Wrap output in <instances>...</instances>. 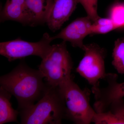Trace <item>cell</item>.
<instances>
[{"instance_id": "cell-1", "label": "cell", "mask_w": 124, "mask_h": 124, "mask_svg": "<svg viewBox=\"0 0 124 124\" xmlns=\"http://www.w3.org/2000/svg\"><path fill=\"white\" fill-rule=\"evenodd\" d=\"M39 70L28 67L23 62L10 73L0 78L1 86L14 95L17 101L18 111L29 107L42 97L48 85Z\"/></svg>"}, {"instance_id": "cell-2", "label": "cell", "mask_w": 124, "mask_h": 124, "mask_svg": "<svg viewBox=\"0 0 124 124\" xmlns=\"http://www.w3.org/2000/svg\"><path fill=\"white\" fill-rule=\"evenodd\" d=\"M47 85L37 103L19 111L21 124H60L65 119V103L60 88Z\"/></svg>"}, {"instance_id": "cell-3", "label": "cell", "mask_w": 124, "mask_h": 124, "mask_svg": "<svg viewBox=\"0 0 124 124\" xmlns=\"http://www.w3.org/2000/svg\"><path fill=\"white\" fill-rule=\"evenodd\" d=\"M59 87L65 103V119L76 124H91L96 112L90 103V90L81 89L73 78Z\"/></svg>"}, {"instance_id": "cell-4", "label": "cell", "mask_w": 124, "mask_h": 124, "mask_svg": "<svg viewBox=\"0 0 124 124\" xmlns=\"http://www.w3.org/2000/svg\"><path fill=\"white\" fill-rule=\"evenodd\" d=\"M73 66L66 43L63 41L60 44L53 45L51 52L42 59L38 67L47 84L59 87L73 78L71 75Z\"/></svg>"}, {"instance_id": "cell-5", "label": "cell", "mask_w": 124, "mask_h": 124, "mask_svg": "<svg viewBox=\"0 0 124 124\" xmlns=\"http://www.w3.org/2000/svg\"><path fill=\"white\" fill-rule=\"evenodd\" d=\"M52 41L51 37L45 33L38 42H28L18 38L0 42V54L7 58L9 62L31 55L38 56L43 59L53 49V45L50 44Z\"/></svg>"}, {"instance_id": "cell-6", "label": "cell", "mask_w": 124, "mask_h": 124, "mask_svg": "<svg viewBox=\"0 0 124 124\" xmlns=\"http://www.w3.org/2000/svg\"><path fill=\"white\" fill-rule=\"evenodd\" d=\"M84 55L76 71L92 87L99 86V81L106 77L105 59L106 51L94 43L85 45Z\"/></svg>"}, {"instance_id": "cell-7", "label": "cell", "mask_w": 124, "mask_h": 124, "mask_svg": "<svg viewBox=\"0 0 124 124\" xmlns=\"http://www.w3.org/2000/svg\"><path fill=\"white\" fill-rule=\"evenodd\" d=\"M93 22L86 17L78 18L63 28L59 33L51 37L53 40L61 39L68 41L72 46L83 50L85 45L83 40L86 36L91 35V28Z\"/></svg>"}, {"instance_id": "cell-8", "label": "cell", "mask_w": 124, "mask_h": 124, "mask_svg": "<svg viewBox=\"0 0 124 124\" xmlns=\"http://www.w3.org/2000/svg\"><path fill=\"white\" fill-rule=\"evenodd\" d=\"M117 78L116 73H107L104 79L107 82V86H99L94 90L96 102L102 109H107L112 102L124 97V82L119 83Z\"/></svg>"}, {"instance_id": "cell-9", "label": "cell", "mask_w": 124, "mask_h": 124, "mask_svg": "<svg viewBox=\"0 0 124 124\" xmlns=\"http://www.w3.org/2000/svg\"><path fill=\"white\" fill-rule=\"evenodd\" d=\"M54 0H25L24 25L34 27L46 23Z\"/></svg>"}, {"instance_id": "cell-10", "label": "cell", "mask_w": 124, "mask_h": 124, "mask_svg": "<svg viewBox=\"0 0 124 124\" xmlns=\"http://www.w3.org/2000/svg\"><path fill=\"white\" fill-rule=\"evenodd\" d=\"M78 3V0H55L46 24L53 32L60 29L69 19Z\"/></svg>"}, {"instance_id": "cell-11", "label": "cell", "mask_w": 124, "mask_h": 124, "mask_svg": "<svg viewBox=\"0 0 124 124\" xmlns=\"http://www.w3.org/2000/svg\"><path fill=\"white\" fill-rule=\"evenodd\" d=\"M25 0H7L0 13L1 22L16 21L24 25Z\"/></svg>"}, {"instance_id": "cell-12", "label": "cell", "mask_w": 124, "mask_h": 124, "mask_svg": "<svg viewBox=\"0 0 124 124\" xmlns=\"http://www.w3.org/2000/svg\"><path fill=\"white\" fill-rule=\"evenodd\" d=\"M11 94L0 86V124L11 122H18L17 117L19 114L18 110L12 106Z\"/></svg>"}, {"instance_id": "cell-13", "label": "cell", "mask_w": 124, "mask_h": 124, "mask_svg": "<svg viewBox=\"0 0 124 124\" xmlns=\"http://www.w3.org/2000/svg\"><path fill=\"white\" fill-rule=\"evenodd\" d=\"M112 56L113 66L118 73L124 75V37L115 41Z\"/></svg>"}, {"instance_id": "cell-14", "label": "cell", "mask_w": 124, "mask_h": 124, "mask_svg": "<svg viewBox=\"0 0 124 124\" xmlns=\"http://www.w3.org/2000/svg\"><path fill=\"white\" fill-rule=\"evenodd\" d=\"M116 29L110 18L100 17L92 23L91 35L106 34Z\"/></svg>"}, {"instance_id": "cell-15", "label": "cell", "mask_w": 124, "mask_h": 124, "mask_svg": "<svg viewBox=\"0 0 124 124\" xmlns=\"http://www.w3.org/2000/svg\"><path fill=\"white\" fill-rule=\"evenodd\" d=\"M109 18L117 29L124 27V1H116L112 5L109 10Z\"/></svg>"}, {"instance_id": "cell-16", "label": "cell", "mask_w": 124, "mask_h": 124, "mask_svg": "<svg viewBox=\"0 0 124 124\" xmlns=\"http://www.w3.org/2000/svg\"><path fill=\"white\" fill-rule=\"evenodd\" d=\"M92 122L95 124H121L115 115L108 110L101 112H95Z\"/></svg>"}, {"instance_id": "cell-17", "label": "cell", "mask_w": 124, "mask_h": 124, "mask_svg": "<svg viewBox=\"0 0 124 124\" xmlns=\"http://www.w3.org/2000/svg\"><path fill=\"white\" fill-rule=\"evenodd\" d=\"M86 11L87 15L93 22L100 17L98 13V0H78Z\"/></svg>"}, {"instance_id": "cell-18", "label": "cell", "mask_w": 124, "mask_h": 124, "mask_svg": "<svg viewBox=\"0 0 124 124\" xmlns=\"http://www.w3.org/2000/svg\"><path fill=\"white\" fill-rule=\"evenodd\" d=\"M108 110L115 115L121 124H124V100L123 98L112 102Z\"/></svg>"}, {"instance_id": "cell-19", "label": "cell", "mask_w": 124, "mask_h": 124, "mask_svg": "<svg viewBox=\"0 0 124 124\" xmlns=\"http://www.w3.org/2000/svg\"><path fill=\"white\" fill-rule=\"evenodd\" d=\"M116 1H119V0H115Z\"/></svg>"}, {"instance_id": "cell-20", "label": "cell", "mask_w": 124, "mask_h": 124, "mask_svg": "<svg viewBox=\"0 0 124 124\" xmlns=\"http://www.w3.org/2000/svg\"><path fill=\"white\" fill-rule=\"evenodd\" d=\"M54 0V1H55V0Z\"/></svg>"}]
</instances>
